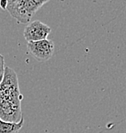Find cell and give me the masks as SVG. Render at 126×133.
I'll use <instances>...</instances> for the list:
<instances>
[{
  "instance_id": "obj_1",
  "label": "cell",
  "mask_w": 126,
  "mask_h": 133,
  "mask_svg": "<svg viewBox=\"0 0 126 133\" xmlns=\"http://www.w3.org/2000/svg\"><path fill=\"white\" fill-rule=\"evenodd\" d=\"M22 95L15 71L5 66L0 82V118L5 122H18L22 119Z\"/></svg>"
},
{
  "instance_id": "obj_2",
  "label": "cell",
  "mask_w": 126,
  "mask_h": 133,
  "mask_svg": "<svg viewBox=\"0 0 126 133\" xmlns=\"http://www.w3.org/2000/svg\"><path fill=\"white\" fill-rule=\"evenodd\" d=\"M39 7L32 0H8L6 10L21 23H28Z\"/></svg>"
},
{
  "instance_id": "obj_3",
  "label": "cell",
  "mask_w": 126,
  "mask_h": 133,
  "mask_svg": "<svg viewBox=\"0 0 126 133\" xmlns=\"http://www.w3.org/2000/svg\"><path fill=\"white\" fill-rule=\"evenodd\" d=\"M28 53L38 62L43 63L49 60L55 51V44L52 40L42 39L38 41L27 42Z\"/></svg>"
},
{
  "instance_id": "obj_4",
  "label": "cell",
  "mask_w": 126,
  "mask_h": 133,
  "mask_svg": "<svg viewBox=\"0 0 126 133\" xmlns=\"http://www.w3.org/2000/svg\"><path fill=\"white\" fill-rule=\"evenodd\" d=\"M51 32V28L44 22L33 21L28 24L23 30L24 38L27 42L38 41V40L47 39Z\"/></svg>"
},
{
  "instance_id": "obj_5",
  "label": "cell",
  "mask_w": 126,
  "mask_h": 133,
  "mask_svg": "<svg viewBox=\"0 0 126 133\" xmlns=\"http://www.w3.org/2000/svg\"><path fill=\"white\" fill-rule=\"evenodd\" d=\"M23 117L18 122H5L0 118V133H18L23 127Z\"/></svg>"
},
{
  "instance_id": "obj_6",
  "label": "cell",
  "mask_w": 126,
  "mask_h": 133,
  "mask_svg": "<svg viewBox=\"0 0 126 133\" xmlns=\"http://www.w3.org/2000/svg\"><path fill=\"white\" fill-rule=\"evenodd\" d=\"M32 1L34 2V3L36 4V5H38V7H41L42 5H45L46 3H48V1H50V0H32Z\"/></svg>"
},
{
  "instance_id": "obj_7",
  "label": "cell",
  "mask_w": 126,
  "mask_h": 133,
  "mask_svg": "<svg viewBox=\"0 0 126 133\" xmlns=\"http://www.w3.org/2000/svg\"><path fill=\"white\" fill-rule=\"evenodd\" d=\"M7 4H8V0H0V7L3 10H6Z\"/></svg>"
},
{
  "instance_id": "obj_8",
  "label": "cell",
  "mask_w": 126,
  "mask_h": 133,
  "mask_svg": "<svg viewBox=\"0 0 126 133\" xmlns=\"http://www.w3.org/2000/svg\"><path fill=\"white\" fill-rule=\"evenodd\" d=\"M5 57L0 54V68H5Z\"/></svg>"
},
{
  "instance_id": "obj_9",
  "label": "cell",
  "mask_w": 126,
  "mask_h": 133,
  "mask_svg": "<svg viewBox=\"0 0 126 133\" xmlns=\"http://www.w3.org/2000/svg\"><path fill=\"white\" fill-rule=\"evenodd\" d=\"M3 73H4V68H0V82H1L2 78H3Z\"/></svg>"
}]
</instances>
